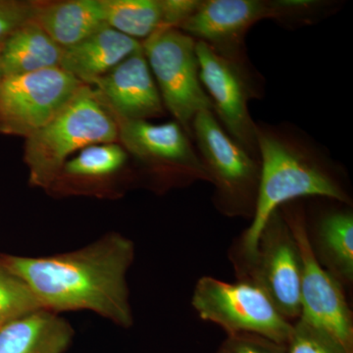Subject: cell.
<instances>
[{
	"label": "cell",
	"mask_w": 353,
	"mask_h": 353,
	"mask_svg": "<svg viewBox=\"0 0 353 353\" xmlns=\"http://www.w3.org/2000/svg\"><path fill=\"white\" fill-rule=\"evenodd\" d=\"M134 259V243L113 232L62 254H0V264L23 280L46 310L57 314L92 311L118 326L130 328L134 317L127 274Z\"/></svg>",
	"instance_id": "6da1fadb"
},
{
	"label": "cell",
	"mask_w": 353,
	"mask_h": 353,
	"mask_svg": "<svg viewBox=\"0 0 353 353\" xmlns=\"http://www.w3.org/2000/svg\"><path fill=\"white\" fill-rule=\"evenodd\" d=\"M261 164L259 199L250 226L234 241V267L252 259L265 222L283 204L305 197L327 199L352 206L345 169L326 146L296 125L256 122Z\"/></svg>",
	"instance_id": "7a4b0ae2"
},
{
	"label": "cell",
	"mask_w": 353,
	"mask_h": 353,
	"mask_svg": "<svg viewBox=\"0 0 353 353\" xmlns=\"http://www.w3.org/2000/svg\"><path fill=\"white\" fill-rule=\"evenodd\" d=\"M118 128L92 85H85L48 124L26 138L29 183L46 190L73 153L97 143H117Z\"/></svg>",
	"instance_id": "3957f363"
},
{
	"label": "cell",
	"mask_w": 353,
	"mask_h": 353,
	"mask_svg": "<svg viewBox=\"0 0 353 353\" xmlns=\"http://www.w3.org/2000/svg\"><path fill=\"white\" fill-rule=\"evenodd\" d=\"M118 141L136 161L139 180L165 194L209 179L192 139L176 121L155 125L145 120L114 117Z\"/></svg>",
	"instance_id": "277c9868"
},
{
	"label": "cell",
	"mask_w": 353,
	"mask_h": 353,
	"mask_svg": "<svg viewBox=\"0 0 353 353\" xmlns=\"http://www.w3.org/2000/svg\"><path fill=\"white\" fill-rule=\"evenodd\" d=\"M192 139L209 183L213 203L221 214L252 220L259 199L261 164L221 126L213 111L194 118Z\"/></svg>",
	"instance_id": "5b68a950"
},
{
	"label": "cell",
	"mask_w": 353,
	"mask_h": 353,
	"mask_svg": "<svg viewBox=\"0 0 353 353\" xmlns=\"http://www.w3.org/2000/svg\"><path fill=\"white\" fill-rule=\"evenodd\" d=\"M196 44L179 29L160 30L141 41L165 109L190 139L197 114L213 111L199 77Z\"/></svg>",
	"instance_id": "8992f818"
},
{
	"label": "cell",
	"mask_w": 353,
	"mask_h": 353,
	"mask_svg": "<svg viewBox=\"0 0 353 353\" xmlns=\"http://www.w3.org/2000/svg\"><path fill=\"white\" fill-rule=\"evenodd\" d=\"M192 305L202 320L218 325L227 334H259L285 345L294 328L259 288L245 281L202 277L192 292Z\"/></svg>",
	"instance_id": "52a82bcc"
},
{
	"label": "cell",
	"mask_w": 353,
	"mask_h": 353,
	"mask_svg": "<svg viewBox=\"0 0 353 353\" xmlns=\"http://www.w3.org/2000/svg\"><path fill=\"white\" fill-rule=\"evenodd\" d=\"M236 278L256 285L290 322L301 317V259L281 209L265 222L252 259L234 267Z\"/></svg>",
	"instance_id": "ba28073f"
},
{
	"label": "cell",
	"mask_w": 353,
	"mask_h": 353,
	"mask_svg": "<svg viewBox=\"0 0 353 353\" xmlns=\"http://www.w3.org/2000/svg\"><path fill=\"white\" fill-rule=\"evenodd\" d=\"M196 51L201 83L221 126L246 152L260 160L256 122L250 114V102L263 97V78L256 69L232 63L201 41H196Z\"/></svg>",
	"instance_id": "9c48e42d"
},
{
	"label": "cell",
	"mask_w": 353,
	"mask_h": 353,
	"mask_svg": "<svg viewBox=\"0 0 353 353\" xmlns=\"http://www.w3.org/2000/svg\"><path fill=\"white\" fill-rule=\"evenodd\" d=\"M301 201V199H299ZM292 229L301 259V317L325 330L353 350L352 313L343 285L323 268L311 248L306 229L305 209L299 201L280 208Z\"/></svg>",
	"instance_id": "30bf717a"
},
{
	"label": "cell",
	"mask_w": 353,
	"mask_h": 353,
	"mask_svg": "<svg viewBox=\"0 0 353 353\" xmlns=\"http://www.w3.org/2000/svg\"><path fill=\"white\" fill-rule=\"evenodd\" d=\"M83 85L61 68L3 78L0 132L28 138L61 112Z\"/></svg>",
	"instance_id": "8fae6325"
},
{
	"label": "cell",
	"mask_w": 353,
	"mask_h": 353,
	"mask_svg": "<svg viewBox=\"0 0 353 353\" xmlns=\"http://www.w3.org/2000/svg\"><path fill=\"white\" fill-rule=\"evenodd\" d=\"M262 20H266L265 0H201L179 30L228 61L252 69L245 38L252 26Z\"/></svg>",
	"instance_id": "7c38bea8"
},
{
	"label": "cell",
	"mask_w": 353,
	"mask_h": 353,
	"mask_svg": "<svg viewBox=\"0 0 353 353\" xmlns=\"http://www.w3.org/2000/svg\"><path fill=\"white\" fill-rule=\"evenodd\" d=\"M129 154L118 143H97L83 148L65 162L46 192L51 196H90L115 199L123 185L134 180L128 170Z\"/></svg>",
	"instance_id": "4fadbf2b"
},
{
	"label": "cell",
	"mask_w": 353,
	"mask_h": 353,
	"mask_svg": "<svg viewBox=\"0 0 353 353\" xmlns=\"http://www.w3.org/2000/svg\"><path fill=\"white\" fill-rule=\"evenodd\" d=\"M94 85L99 101L114 117L148 121L164 115L163 102L143 50L127 57Z\"/></svg>",
	"instance_id": "5bb4252c"
},
{
	"label": "cell",
	"mask_w": 353,
	"mask_h": 353,
	"mask_svg": "<svg viewBox=\"0 0 353 353\" xmlns=\"http://www.w3.org/2000/svg\"><path fill=\"white\" fill-rule=\"evenodd\" d=\"M316 210L307 236L316 259L343 287L353 282L352 206L332 201Z\"/></svg>",
	"instance_id": "9a60e30c"
},
{
	"label": "cell",
	"mask_w": 353,
	"mask_h": 353,
	"mask_svg": "<svg viewBox=\"0 0 353 353\" xmlns=\"http://www.w3.org/2000/svg\"><path fill=\"white\" fill-rule=\"evenodd\" d=\"M143 50L137 41L105 26L75 46L63 48L60 68L92 85L127 57Z\"/></svg>",
	"instance_id": "2e32d148"
},
{
	"label": "cell",
	"mask_w": 353,
	"mask_h": 353,
	"mask_svg": "<svg viewBox=\"0 0 353 353\" xmlns=\"http://www.w3.org/2000/svg\"><path fill=\"white\" fill-rule=\"evenodd\" d=\"M73 336L66 320L39 308L0 327V353H64Z\"/></svg>",
	"instance_id": "e0dca14e"
},
{
	"label": "cell",
	"mask_w": 353,
	"mask_h": 353,
	"mask_svg": "<svg viewBox=\"0 0 353 353\" xmlns=\"http://www.w3.org/2000/svg\"><path fill=\"white\" fill-rule=\"evenodd\" d=\"M32 20L61 46L81 43L108 26L99 0L32 1Z\"/></svg>",
	"instance_id": "ac0fdd59"
},
{
	"label": "cell",
	"mask_w": 353,
	"mask_h": 353,
	"mask_svg": "<svg viewBox=\"0 0 353 353\" xmlns=\"http://www.w3.org/2000/svg\"><path fill=\"white\" fill-rule=\"evenodd\" d=\"M63 48L32 20L18 28L2 43L3 78L60 68Z\"/></svg>",
	"instance_id": "d6986e66"
},
{
	"label": "cell",
	"mask_w": 353,
	"mask_h": 353,
	"mask_svg": "<svg viewBox=\"0 0 353 353\" xmlns=\"http://www.w3.org/2000/svg\"><path fill=\"white\" fill-rule=\"evenodd\" d=\"M105 24L141 41L165 29L163 0H99Z\"/></svg>",
	"instance_id": "ffe728a7"
},
{
	"label": "cell",
	"mask_w": 353,
	"mask_h": 353,
	"mask_svg": "<svg viewBox=\"0 0 353 353\" xmlns=\"http://www.w3.org/2000/svg\"><path fill=\"white\" fill-rule=\"evenodd\" d=\"M266 20L284 29L296 30L321 22L340 10L334 0H265Z\"/></svg>",
	"instance_id": "44dd1931"
},
{
	"label": "cell",
	"mask_w": 353,
	"mask_h": 353,
	"mask_svg": "<svg viewBox=\"0 0 353 353\" xmlns=\"http://www.w3.org/2000/svg\"><path fill=\"white\" fill-rule=\"evenodd\" d=\"M39 308L23 280L0 264V327Z\"/></svg>",
	"instance_id": "7402d4cb"
},
{
	"label": "cell",
	"mask_w": 353,
	"mask_h": 353,
	"mask_svg": "<svg viewBox=\"0 0 353 353\" xmlns=\"http://www.w3.org/2000/svg\"><path fill=\"white\" fill-rule=\"evenodd\" d=\"M288 353H353L333 334L299 319L294 323Z\"/></svg>",
	"instance_id": "603a6c76"
},
{
	"label": "cell",
	"mask_w": 353,
	"mask_h": 353,
	"mask_svg": "<svg viewBox=\"0 0 353 353\" xmlns=\"http://www.w3.org/2000/svg\"><path fill=\"white\" fill-rule=\"evenodd\" d=\"M217 353H288L287 345L255 334H227Z\"/></svg>",
	"instance_id": "cb8c5ba5"
},
{
	"label": "cell",
	"mask_w": 353,
	"mask_h": 353,
	"mask_svg": "<svg viewBox=\"0 0 353 353\" xmlns=\"http://www.w3.org/2000/svg\"><path fill=\"white\" fill-rule=\"evenodd\" d=\"M32 1L0 0V43L28 21L32 20Z\"/></svg>",
	"instance_id": "d4e9b609"
},
{
	"label": "cell",
	"mask_w": 353,
	"mask_h": 353,
	"mask_svg": "<svg viewBox=\"0 0 353 353\" xmlns=\"http://www.w3.org/2000/svg\"><path fill=\"white\" fill-rule=\"evenodd\" d=\"M1 48H2V43H0V83H1L2 80H3V74H2V70H1Z\"/></svg>",
	"instance_id": "484cf974"
}]
</instances>
